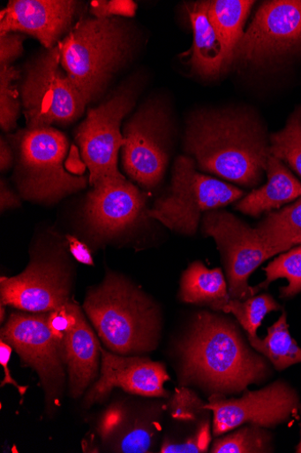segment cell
<instances>
[{"label":"cell","mask_w":301,"mask_h":453,"mask_svg":"<svg viewBox=\"0 0 301 453\" xmlns=\"http://www.w3.org/2000/svg\"><path fill=\"white\" fill-rule=\"evenodd\" d=\"M205 403L194 391L187 388L176 390L169 402V414L181 421H196L203 416L209 415Z\"/></svg>","instance_id":"obj_30"},{"label":"cell","mask_w":301,"mask_h":453,"mask_svg":"<svg viewBox=\"0 0 301 453\" xmlns=\"http://www.w3.org/2000/svg\"><path fill=\"white\" fill-rule=\"evenodd\" d=\"M249 343L258 353L270 361L278 372L301 363V349L289 332L285 312L268 328L265 339L248 338Z\"/></svg>","instance_id":"obj_24"},{"label":"cell","mask_w":301,"mask_h":453,"mask_svg":"<svg viewBox=\"0 0 301 453\" xmlns=\"http://www.w3.org/2000/svg\"><path fill=\"white\" fill-rule=\"evenodd\" d=\"M60 61L58 43L26 66L20 94L27 129L69 126L88 104Z\"/></svg>","instance_id":"obj_7"},{"label":"cell","mask_w":301,"mask_h":453,"mask_svg":"<svg viewBox=\"0 0 301 453\" xmlns=\"http://www.w3.org/2000/svg\"><path fill=\"white\" fill-rule=\"evenodd\" d=\"M11 354L12 348L9 344L2 341V342H0V363H2L5 370V378L2 383V387L4 388L5 385L11 384L19 390L21 395H24L26 390L28 389V387L19 386L11 377L10 369L8 367L9 362L11 357Z\"/></svg>","instance_id":"obj_35"},{"label":"cell","mask_w":301,"mask_h":453,"mask_svg":"<svg viewBox=\"0 0 301 453\" xmlns=\"http://www.w3.org/2000/svg\"><path fill=\"white\" fill-rule=\"evenodd\" d=\"M25 38L19 33L0 35V67L11 65L22 55Z\"/></svg>","instance_id":"obj_34"},{"label":"cell","mask_w":301,"mask_h":453,"mask_svg":"<svg viewBox=\"0 0 301 453\" xmlns=\"http://www.w3.org/2000/svg\"><path fill=\"white\" fill-rule=\"evenodd\" d=\"M14 160L15 155L11 144L2 138V141H0V169H2V172L10 170Z\"/></svg>","instance_id":"obj_38"},{"label":"cell","mask_w":301,"mask_h":453,"mask_svg":"<svg viewBox=\"0 0 301 453\" xmlns=\"http://www.w3.org/2000/svg\"><path fill=\"white\" fill-rule=\"evenodd\" d=\"M267 183L255 189L236 203V210L257 218L280 209L301 196V183L280 159L270 156L267 162Z\"/></svg>","instance_id":"obj_19"},{"label":"cell","mask_w":301,"mask_h":453,"mask_svg":"<svg viewBox=\"0 0 301 453\" xmlns=\"http://www.w3.org/2000/svg\"><path fill=\"white\" fill-rule=\"evenodd\" d=\"M179 298L184 303L223 313L231 301L228 280L222 269H208L201 262L192 263L183 274Z\"/></svg>","instance_id":"obj_21"},{"label":"cell","mask_w":301,"mask_h":453,"mask_svg":"<svg viewBox=\"0 0 301 453\" xmlns=\"http://www.w3.org/2000/svg\"><path fill=\"white\" fill-rule=\"evenodd\" d=\"M254 229L276 255L301 245V197L280 211L268 213Z\"/></svg>","instance_id":"obj_23"},{"label":"cell","mask_w":301,"mask_h":453,"mask_svg":"<svg viewBox=\"0 0 301 453\" xmlns=\"http://www.w3.org/2000/svg\"><path fill=\"white\" fill-rule=\"evenodd\" d=\"M270 153L285 162L301 178V106H297L285 127L270 136Z\"/></svg>","instance_id":"obj_25"},{"label":"cell","mask_w":301,"mask_h":453,"mask_svg":"<svg viewBox=\"0 0 301 453\" xmlns=\"http://www.w3.org/2000/svg\"><path fill=\"white\" fill-rule=\"evenodd\" d=\"M244 196L237 187L199 173L192 157L180 156L169 193L154 203L147 217L175 232L193 235L202 215L227 207Z\"/></svg>","instance_id":"obj_6"},{"label":"cell","mask_w":301,"mask_h":453,"mask_svg":"<svg viewBox=\"0 0 301 453\" xmlns=\"http://www.w3.org/2000/svg\"><path fill=\"white\" fill-rule=\"evenodd\" d=\"M78 7L71 0H13L0 12V35L25 33L54 49L71 29Z\"/></svg>","instance_id":"obj_16"},{"label":"cell","mask_w":301,"mask_h":453,"mask_svg":"<svg viewBox=\"0 0 301 453\" xmlns=\"http://www.w3.org/2000/svg\"><path fill=\"white\" fill-rule=\"evenodd\" d=\"M171 120L165 104L148 101L124 127L122 165L124 173L147 189L162 181L171 147Z\"/></svg>","instance_id":"obj_10"},{"label":"cell","mask_w":301,"mask_h":453,"mask_svg":"<svg viewBox=\"0 0 301 453\" xmlns=\"http://www.w3.org/2000/svg\"><path fill=\"white\" fill-rule=\"evenodd\" d=\"M20 204L21 201L19 196L11 189L3 179L0 182V209H2V212L19 208Z\"/></svg>","instance_id":"obj_37"},{"label":"cell","mask_w":301,"mask_h":453,"mask_svg":"<svg viewBox=\"0 0 301 453\" xmlns=\"http://www.w3.org/2000/svg\"><path fill=\"white\" fill-rule=\"evenodd\" d=\"M210 451L213 453L273 452L272 436L264 427L245 425L214 441Z\"/></svg>","instance_id":"obj_26"},{"label":"cell","mask_w":301,"mask_h":453,"mask_svg":"<svg viewBox=\"0 0 301 453\" xmlns=\"http://www.w3.org/2000/svg\"><path fill=\"white\" fill-rule=\"evenodd\" d=\"M188 13L194 36L192 70L204 79H217L229 68V64L222 41L209 21L206 2L192 4Z\"/></svg>","instance_id":"obj_20"},{"label":"cell","mask_w":301,"mask_h":453,"mask_svg":"<svg viewBox=\"0 0 301 453\" xmlns=\"http://www.w3.org/2000/svg\"><path fill=\"white\" fill-rule=\"evenodd\" d=\"M267 280L254 288L257 294L273 281L283 278L289 281L287 287L281 289L282 298H291L301 292V245L294 247L285 254L281 255L266 268Z\"/></svg>","instance_id":"obj_27"},{"label":"cell","mask_w":301,"mask_h":453,"mask_svg":"<svg viewBox=\"0 0 301 453\" xmlns=\"http://www.w3.org/2000/svg\"><path fill=\"white\" fill-rule=\"evenodd\" d=\"M301 58V0H273L256 12L234 62L258 68L287 65Z\"/></svg>","instance_id":"obj_8"},{"label":"cell","mask_w":301,"mask_h":453,"mask_svg":"<svg viewBox=\"0 0 301 453\" xmlns=\"http://www.w3.org/2000/svg\"><path fill=\"white\" fill-rule=\"evenodd\" d=\"M296 450H297L296 452L301 453V438H300V441H299Z\"/></svg>","instance_id":"obj_40"},{"label":"cell","mask_w":301,"mask_h":453,"mask_svg":"<svg viewBox=\"0 0 301 453\" xmlns=\"http://www.w3.org/2000/svg\"><path fill=\"white\" fill-rule=\"evenodd\" d=\"M59 47L62 68L90 104L132 56L134 32L119 18L82 19Z\"/></svg>","instance_id":"obj_4"},{"label":"cell","mask_w":301,"mask_h":453,"mask_svg":"<svg viewBox=\"0 0 301 453\" xmlns=\"http://www.w3.org/2000/svg\"><path fill=\"white\" fill-rule=\"evenodd\" d=\"M70 251L73 257L83 265H94V259L88 246L73 236H67Z\"/></svg>","instance_id":"obj_36"},{"label":"cell","mask_w":301,"mask_h":453,"mask_svg":"<svg viewBox=\"0 0 301 453\" xmlns=\"http://www.w3.org/2000/svg\"><path fill=\"white\" fill-rule=\"evenodd\" d=\"M84 310L109 350L131 355L157 347L162 324L159 307L124 278L109 274L87 295Z\"/></svg>","instance_id":"obj_3"},{"label":"cell","mask_w":301,"mask_h":453,"mask_svg":"<svg viewBox=\"0 0 301 453\" xmlns=\"http://www.w3.org/2000/svg\"><path fill=\"white\" fill-rule=\"evenodd\" d=\"M0 313H2V322H4V317H5V308L4 305L2 304V307H0Z\"/></svg>","instance_id":"obj_39"},{"label":"cell","mask_w":301,"mask_h":453,"mask_svg":"<svg viewBox=\"0 0 301 453\" xmlns=\"http://www.w3.org/2000/svg\"><path fill=\"white\" fill-rule=\"evenodd\" d=\"M240 398L213 394L206 407L213 413V434L219 437L245 425L264 428L286 422L298 407L296 391L286 382L276 381L268 387L245 392Z\"/></svg>","instance_id":"obj_12"},{"label":"cell","mask_w":301,"mask_h":453,"mask_svg":"<svg viewBox=\"0 0 301 453\" xmlns=\"http://www.w3.org/2000/svg\"><path fill=\"white\" fill-rule=\"evenodd\" d=\"M138 99L136 85H125L106 102L90 109L76 131L82 160L90 171L89 183L94 187L108 181L126 180L118 171V154L124 144L121 122Z\"/></svg>","instance_id":"obj_9"},{"label":"cell","mask_w":301,"mask_h":453,"mask_svg":"<svg viewBox=\"0 0 301 453\" xmlns=\"http://www.w3.org/2000/svg\"><path fill=\"white\" fill-rule=\"evenodd\" d=\"M211 440L210 423L202 422L193 436L184 442H171L165 441L162 446V453H204L208 449Z\"/></svg>","instance_id":"obj_31"},{"label":"cell","mask_w":301,"mask_h":453,"mask_svg":"<svg viewBox=\"0 0 301 453\" xmlns=\"http://www.w3.org/2000/svg\"><path fill=\"white\" fill-rule=\"evenodd\" d=\"M101 355V377L86 397V403L102 402L116 388L147 397L169 396L164 385L169 377L163 363L113 354L102 347Z\"/></svg>","instance_id":"obj_15"},{"label":"cell","mask_w":301,"mask_h":453,"mask_svg":"<svg viewBox=\"0 0 301 453\" xmlns=\"http://www.w3.org/2000/svg\"><path fill=\"white\" fill-rule=\"evenodd\" d=\"M157 427L140 423L129 431L119 442L118 450L125 453L148 452L154 442Z\"/></svg>","instance_id":"obj_32"},{"label":"cell","mask_w":301,"mask_h":453,"mask_svg":"<svg viewBox=\"0 0 301 453\" xmlns=\"http://www.w3.org/2000/svg\"><path fill=\"white\" fill-rule=\"evenodd\" d=\"M92 13L94 18L110 17H134L137 12V4L127 0H115V2H93Z\"/></svg>","instance_id":"obj_33"},{"label":"cell","mask_w":301,"mask_h":453,"mask_svg":"<svg viewBox=\"0 0 301 453\" xmlns=\"http://www.w3.org/2000/svg\"><path fill=\"white\" fill-rule=\"evenodd\" d=\"M182 381L213 394L238 395L270 374L267 358L251 350L236 323L200 311L179 347Z\"/></svg>","instance_id":"obj_2"},{"label":"cell","mask_w":301,"mask_h":453,"mask_svg":"<svg viewBox=\"0 0 301 453\" xmlns=\"http://www.w3.org/2000/svg\"><path fill=\"white\" fill-rule=\"evenodd\" d=\"M2 304L32 313L51 312L70 303L71 277L56 260L32 262L20 274L0 279Z\"/></svg>","instance_id":"obj_14"},{"label":"cell","mask_w":301,"mask_h":453,"mask_svg":"<svg viewBox=\"0 0 301 453\" xmlns=\"http://www.w3.org/2000/svg\"><path fill=\"white\" fill-rule=\"evenodd\" d=\"M281 310V305L269 295L252 296L245 301L231 300L226 314H233L247 333L248 338L257 337V329L267 315Z\"/></svg>","instance_id":"obj_28"},{"label":"cell","mask_w":301,"mask_h":453,"mask_svg":"<svg viewBox=\"0 0 301 453\" xmlns=\"http://www.w3.org/2000/svg\"><path fill=\"white\" fill-rule=\"evenodd\" d=\"M202 229L217 243L231 300L245 301L254 296V288L248 283L251 274L277 255L258 237L254 228L230 212H207L202 218Z\"/></svg>","instance_id":"obj_11"},{"label":"cell","mask_w":301,"mask_h":453,"mask_svg":"<svg viewBox=\"0 0 301 453\" xmlns=\"http://www.w3.org/2000/svg\"><path fill=\"white\" fill-rule=\"evenodd\" d=\"M20 77V71L13 65L0 67V127L11 132L17 127L21 104L14 82Z\"/></svg>","instance_id":"obj_29"},{"label":"cell","mask_w":301,"mask_h":453,"mask_svg":"<svg viewBox=\"0 0 301 453\" xmlns=\"http://www.w3.org/2000/svg\"><path fill=\"white\" fill-rule=\"evenodd\" d=\"M147 197L127 180L94 187L85 202L84 216L94 232L110 237L128 230L147 216Z\"/></svg>","instance_id":"obj_17"},{"label":"cell","mask_w":301,"mask_h":453,"mask_svg":"<svg viewBox=\"0 0 301 453\" xmlns=\"http://www.w3.org/2000/svg\"><path fill=\"white\" fill-rule=\"evenodd\" d=\"M254 2L248 0H211L206 2L207 13L225 49L229 67L245 34L244 26Z\"/></svg>","instance_id":"obj_22"},{"label":"cell","mask_w":301,"mask_h":453,"mask_svg":"<svg viewBox=\"0 0 301 453\" xmlns=\"http://www.w3.org/2000/svg\"><path fill=\"white\" fill-rule=\"evenodd\" d=\"M74 319L62 341L70 393L79 397L98 375L101 346L79 307L73 303Z\"/></svg>","instance_id":"obj_18"},{"label":"cell","mask_w":301,"mask_h":453,"mask_svg":"<svg viewBox=\"0 0 301 453\" xmlns=\"http://www.w3.org/2000/svg\"><path fill=\"white\" fill-rule=\"evenodd\" d=\"M16 152L15 181L26 200L52 203L76 193L88 179L66 168V136L53 127L25 129L11 136Z\"/></svg>","instance_id":"obj_5"},{"label":"cell","mask_w":301,"mask_h":453,"mask_svg":"<svg viewBox=\"0 0 301 453\" xmlns=\"http://www.w3.org/2000/svg\"><path fill=\"white\" fill-rule=\"evenodd\" d=\"M2 341L35 370L49 398L57 395L64 381V362L62 341L51 331L49 312L12 313L3 328Z\"/></svg>","instance_id":"obj_13"},{"label":"cell","mask_w":301,"mask_h":453,"mask_svg":"<svg viewBox=\"0 0 301 453\" xmlns=\"http://www.w3.org/2000/svg\"><path fill=\"white\" fill-rule=\"evenodd\" d=\"M184 148L198 170L246 188L261 183L271 156L263 122L244 109L194 112L187 120Z\"/></svg>","instance_id":"obj_1"}]
</instances>
